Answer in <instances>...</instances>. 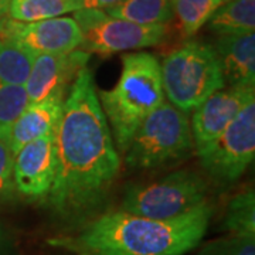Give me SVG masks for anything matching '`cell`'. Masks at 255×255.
Masks as SVG:
<instances>
[{"label":"cell","mask_w":255,"mask_h":255,"mask_svg":"<svg viewBox=\"0 0 255 255\" xmlns=\"http://www.w3.org/2000/svg\"><path fill=\"white\" fill-rule=\"evenodd\" d=\"M14 155L7 140L0 139V209L17 200V193L13 180Z\"/></svg>","instance_id":"obj_23"},{"label":"cell","mask_w":255,"mask_h":255,"mask_svg":"<svg viewBox=\"0 0 255 255\" xmlns=\"http://www.w3.org/2000/svg\"><path fill=\"white\" fill-rule=\"evenodd\" d=\"M197 255H255V237L219 238L206 243Z\"/></svg>","instance_id":"obj_22"},{"label":"cell","mask_w":255,"mask_h":255,"mask_svg":"<svg viewBox=\"0 0 255 255\" xmlns=\"http://www.w3.org/2000/svg\"><path fill=\"white\" fill-rule=\"evenodd\" d=\"M213 211L209 201L173 220L145 219L118 210L94 219L74 236L47 243L75 255H186L200 246Z\"/></svg>","instance_id":"obj_2"},{"label":"cell","mask_w":255,"mask_h":255,"mask_svg":"<svg viewBox=\"0 0 255 255\" xmlns=\"http://www.w3.org/2000/svg\"><path fill=\"white\" fill-rule=\"evenodd\" d=\"M65 92H58L37 102H28L10 129L7 143L16 155L30 142L55 130L63 114Z\"/></svg>","instance_id":"obj_13"},{"label":"cell","mask_w":255,"mask_h":255,"mask_svg":"<svg viewBox=\"0 0 255 255\" xmlns=\"http://www.w3.org/2000/svg\"><path fill=\"white\" fill-rule=\"evenodd\" d=\"M11 0H0V30L9 20V10Z\"/></svg>","instance_id":"obj_25"},{"label":"cell","mask_w":255,"mask_h":255,"mask_svg":"<svg viewBox=\"0 0 255 255\" xmlns=\"http://www.w3.org/2000/svg\"><path fill=\"white\" fill-rule=\"evenodd\" d=\"M27 104L28 98L24 85L0 87V139L7 140L10 129Z\"/></svg>","instance_id":"obj_21"},{"label":"cell","mask_w":255,"mask_h":255,"mask_svg":"<svg viewBox=\"0 0 255 255\" xmlns=\"http://www.w3.org/2000/svg\"><path fill=\"white\" fill-rule=\"evenodd\" d=\"M223 228L228 236L255 237V193L246 190L228 201L223 219Z\"/></svg>","instance_id":"obj_18"},{"label":"cell","mask_w":255,"mask_h":255,"mask_svg":"<svg viewBox=\"0 0 255 255\" xmlns=\"http://www.w3.org/2000/svg\"><path fill=\"white\" fill-rule=\"evenodd\" d=\"M193 149L189 115L164 101L140 124L124 155L129 169L150 170L182 160Z\"/></svg>","instance_id":"obj_5"},{"label":"cell","mask_w":255,"mask_h":255,"mask_svg":"<svg viewBox=\"0 0 255 255\" xmlns=\"http://www.w3.org/2000/svg\"><path fill=\"white\" fill-rule=\"evenodd\" d=\"M73 18L81 31L80 48L90 54H115L157 46L167 34L166 24L142 26L110 16L104 10H77Z\"/></svg>","instance_id":"obj_7"},{"label":"cell","mask_w":255,"mask_h":255,"mask_svg":"<svg viewBox=\"0 0 255 255\" xmlns=\"http://www.w3.org/2000/svg\"><path fill=\"white\" fill-rule=\"evenodd\" d=\"M6 243H7V233H6L4 227L0 224V251L6 247Z\"/></svg>","instance_id":"obj_26"},{"label":"cell","mask_w":255,"mask_h":255,"mask_svg":"<svg viewBox=\"0 0 255 255\" xmlns=\"http://www.w3.org/2000/svg\"><path fill=\"white\" fill-rule=\"evenodd\" d=\"M213 48L226 87L255 88V33L221 36Z\"/></svg>","instance_id":"obj_14"},{"label":"cell","mask_w":255,"mask_h":255,"mask_svg":"<svg viewBox=\"0 0 255 255\" xmlns=\"http://www.w3.org/2000/svg\"><path fill=\"white\" fill-rule=\"evenodd\" d=\"M0 38L7 40L37 57L64 54L81 47L82 36L73 17H55L33 23L9 18L0 30Z\"/></svg>","instance_id":"obj_9"},{"label":"cell","mask_w":255,"mask_h":255,"mask_svg":"<svg viewBox=\"0 0 255 255\" xmlns=\"http://www.w3.org/2000/svg\"><path fill=\"white\" fill-rule=\"evenodd\" d=\"M201 167L219 184L236 183L255 156V100L241 110L209 147L197 153Z\"/></svg>","instance_id":"obj_8"},{"label":"cell","mask_w":255,"mask_h":255,"mask_svg":"<svg viewBox=\"0 0 255 255\" xmlns=\"http://www.w3.org/2000/svg\"><path fill=\"white\" fill-rule=\"evenodd\" d=\"M207 182L191 170H179L127 189L121 211L152 220H173L207 203Z\"/></svg>","instance_id":"obj_6"},{"label":"cell","mask_w":255,"mask_h":255,"mask_svg":"<svg viewBox=\"0 0 255 255\" xmlns=\"http://www.w3.org/2000/svg\"><path fill=\"white\" fill-rule=\"evenodd\" d=\"M57 129V128H55ZM57 172L55 130L23 146L14 155L13 180L18 197L46 203Z\"/></svg>","instance_id":"obj_10"},{"label":"cell","mask_w":255,"mask_h":255,"mask_svg":"<svg viewBox=\"0 0 255 255\" xmlns=\"http://www.w3.org/2000/svg\"><path fill=\"white\" fill-rule=\"evenodd\" d=\"M118 153H125L137 128L163 104L160 63L145 51L122 55L118 82L111 90H97Z\"/></svg>","instance_id":"obj_3"},{"label":"cell","mask_w":255,"mask_h":255,"mask_svg":"<svg viewBox=\"0 0 255 255\" xmlns=\"http://www.w3.org/2000/svg\"><path fill=\"white\" fill-rule=\"evenodd\" d=\"M91 54L77 48L64 54H43L34 57L24 88L28 102H37L58 92H65L75 77L88 65Z\"/></svg>","instance_id":"obj_12"},{"label":"cell","mask_w":255,"mask_h":255,"mask_svg":"<svg viewBox=\"0 0 255 255\" xmlns=\"http://www.w3.org/2000/svg\"><path fill=\"white\" fill-rule=\"evenodd\" d=\"M82 9H92V10H108L114 6L119 4L122 0H81Z\"/></svg>","instance_id":"obj_24"},{"label":"cell","mask_w":255,"mask_h":255,"mask_svg":"<svg viewBox=\"0 0 255 255\" xmlns=\"http://www.w3.org/2000/svg\"><path fill=\"white\" fill-rule=\"evenodd\" d=\"M81 9V0H11L9 18L21 23H33L63 17L64 14Z\"/></svg>","instance_id":"obj_17"},{"label":"cell","mask_w":255,"mask_h":255,"mask_svg":"<svg viewBox=\"0 0 255 255\" xmlns=\"http://www.w3.org/2000/svg\"><path fill=\"white\" fill-rule=\"evenodd\" d=\"M105 11L110 16L142 26L167 24L174 17L170 0H122Z\"/></svg>","instance_id":"obj_16"},{"label":"cell","mask_w":255,"mask_h":255,"mask_svg":"<svg viewBox=\"0 0 255 255\" xmlns=\"http://www.w3.org/2000/svg\"><path fill=\"white\" fill-rule=\"evenodd\" d=\"M34 57L7 40L0 38V87L24 85Z\"/></svg>","instance_id":"obj_19"},{"label":"cell","mask_w":255,"mask_h":255,"mask_svg":"<svg viewBox=\"0 0 255 255\" xmlns=\"http://www.w3.org/2000/svg\"><path fill=\"white\" fill-rule=\"evenodd\" d=\"M226 0H170L173 14L179 18L183 36H194L207 24L216 10Z\"/></svg>","instance_id":"obj_20"},{"label":"cell","mask_w":255,"mask_h":255,"mask_svg":"<svg viewBox=\"0 0 255 255\" xmlns=\"http://www.w3.org/2000/svg\"><path fill=\"white\" fill-rule=\"evenodd\" d=\"M57 172L46 204L57 217L85 219L100 209L121 172V159L88 67L64 98L55 129Z\"/></svg>","instance_id":"obj_1"},{"label":"cell","mask_w":255,"mask_h":255,"mask_svg":"<svg viewBox=\"0 0 255 255\" xmlns=\"http://www.w3.org/2000/svg\"><path fill=\"white\" fill-rule=\"evenodd\" d=\"M253 100H255V88L224 87L193 110L190 128L196 153H200L219 139L241 110Z\"/></svg>","instance_id":"obj_11"},{"label":"cell","mask_w":255,"mask_h":255,"mask_svg":"<svg viewBox=\"0 0 255 255\" xmlns=\"http://www.w3.org/2000/svg\"><path fill=\"white\" fill-rule=\"evenodd\" d=\"M226 1H227V0H226Z\"/></svg>","instance_id":"obj_27"},{"label":"cell","mask_w":255,"mask_h":255,"mask_svg":"<svg viewBox=\"0 0 255 255\" xmlns=\"http://www.w3.org/2000/svg\"><path fill=\"white\" fill-rule=\"evenodd\" d=\"M160 75L164 98L186 114L226 87L214 48L200 41H187L166 55Z\"/></svg>","instance_id":"obj_4"},{"label":"cell","mask_w":255,"mask_h":255,"mask_svg":"<svg viewBox=\"0 0 255 255\" xmlns=\"http://www.w3.org/2000/svg\"><path fill=\"white\" fill-rule=\"evenodd\" d=\"M217 36H240L255 31V0H227L209 21Z\"/></svg>","instance_id":"obj_15"}]
</instances>
